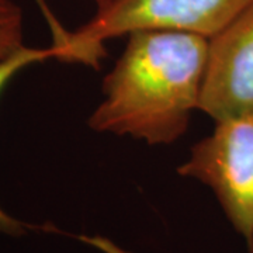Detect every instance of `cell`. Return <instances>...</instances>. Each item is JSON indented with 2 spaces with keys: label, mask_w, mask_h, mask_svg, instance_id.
<instances>
[{
  "label": "cell",
  "mask_w": 253,
  "mask_h": 253,
  "mask_svg": "<svg viewBox=\"0 0 253 253\" xmlns=\"http://www.w3.org/2000/svg\"><path fill=\"white\" fill-rule=\"evenodd\" d=\"M26 48L24 13L14 0H0V63Z\"/></svg>",
  "instance_id": "8992f818"
},
{
  "label": "cell",
  "mask_w": 253,
  "mask_h": 253,
  "mask_svg": "<svg viewBox=\"0 0 253 253\" xmlns=\"http://www.w3.org/2000/svg\"><path fill=\"white\" fill-rule=\"evenodd\" d=\"M214 191L226 218L253 253V110L215 121L177 168Z\"/></svg>",
  "instance_id": "3957f363"
},
{
  "label": "cell",
  "mask_w": 253,
  "mask_h": 253,
  "mask_svg": "<svg viewBox=\"0 0 253 253\" xmlns=\"http://www.w3.org/2000/svg\"><path fill=\"white\" fill-rule=\"evenodd\" d=\"M253 110V0L208 40L199 111L214 121Z\"/></svg>",
  "instance_id": "277c9868"
},
{
  "label": "cell",
  "mask_w": 253,
  "mask_h": 253,
  "mask_svg": "<svg viewBox=\"0 0 253 253\" xmlns=\"http://www.w3.org/2000/svg\"><path fill=\"white\" fill-rule=\"evenodd\" d=\"M55 51L52 46L49 48H30L26 46L17 55L10 58L9 61L0 63V93L20 71L27 68L33 63L44 62L48 59H54ZM27 225L20 222L16 218L10 217L0 208V232L9 235H21L26 232Z\"/></svg>",
  "instance_id": "5b68a950"
},
{
  "label": "cell",
  "mask_w": 253,
  "mask_h": 253,
  "mask_svg": "<svg viewBox=\"0 0 253 253\" xmlns=\"http://www.w3.org/2000/svg\"><path fill=\"white\" fill-rule=\"evenodd\" d=\"M90 1H93L96 4V9H101V7H106V6L111 4L116 0H90Z\"/></svg>",
  "instance_id": "52a82bcc"
},
{
  "label": "cell",
  "mask_w": 253,
  "mask_h": 253,
  "mask_svg": "<svg viewBox=\"0 0 253 253\" xmlns=\"http://www.w3.org/2000/svg\"><path fill=\"white\" fill-rule=\"evenodd\" d=\"M252 0H116L75 31L54 38L56 61L99 66L104 42L135 31H177L212 38Z\"/></svg>",
  "instance_id": "7a4b0ae2"
},
{
  "label": "cell",
  "mask_w": 253,
  "mask_h": 253,
  "mask_svg": "<svg viewBox=\"0 0 253 253\" xmlns=\"http://www.w3.org/2000/svg\"><path fill=\"white\" fill-rule=\"evenodd\" d=\"M103 81L90 129L169 145L186 134L199 110L208 40L177 31H135Z\"/></svg>",
  "instance_id": "6da1fadb"
}]
</instances>
